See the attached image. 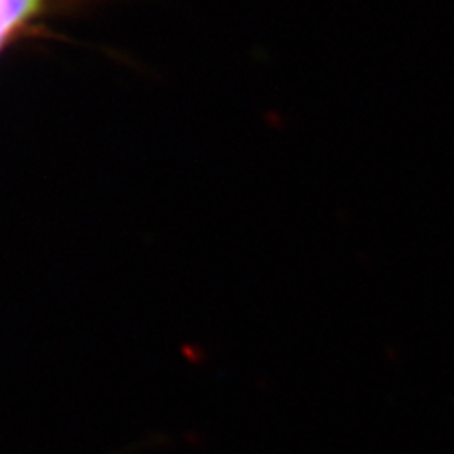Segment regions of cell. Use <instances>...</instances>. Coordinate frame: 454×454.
Listing matches in <instances>:
<instances>
[{
  "instance_id": "6da1fadb",
  "label": "cell",
  "mask_w": 454,
  "mask_h": 454,
  "mask_svg": "<svg viewBox=\"0 0 454 454\" xmlns=\"http://www.w3.org/2000/svg\"><path fill=\"white\" fill-rule=\"evenodd\" d=\"M43 5L44 0H0V34L16 33Z\"/></svg>"
},
{
  "instance_id": "7a4b0ae2",
  "label": "cell",
  "mask_w": 454,
  "mask_h": 454,
  "mask_svg": "<svg viewBox=\"0 0 454 454\" xmlns=\"http://www.w3.org/2000/svg\"><path fill=\"white\" fill-rule=\"evenodd\" d=\"M11 35H12V34H0V49L5 44V41H9Z\"/></svg>"
}]
</instances>
